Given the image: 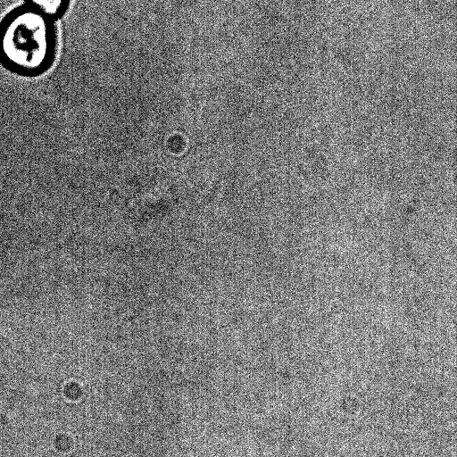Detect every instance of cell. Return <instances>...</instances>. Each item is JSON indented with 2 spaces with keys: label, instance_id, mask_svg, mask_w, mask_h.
<instances>
[{
  "label": "cell",
  "instance_id": "6da1fadb",
  "mask_svg": "<svg viewBox=\"0 0 457 457\" xmlns=\"http://www.w3.org/2000/svg\"><path fill=\"white\" fill-rule=\"evenodd\" d=\"M57 52L54 21L26 4L0 21V65L11 73L33 78L53 66Z\"/></svg>",
  "mask_w": 457,
  "mask_h": 457
},
{
  "label": "cell",
  "instance_id": "7a4b0ae2",
  "mask_svg": "<svg viewBox=\"0 0 457 457\" xmlns=\"http://www.w3.org/2000/svg\"><path fill=\"white\" fill-rule=\"evenodd\" d=\"M26 5L36 9L48 18H62L67 12L71 0H24Z\"/></svg>",
  "mask_w": 457,
  "mask_h": 457
}]
</instances>
